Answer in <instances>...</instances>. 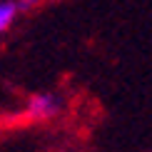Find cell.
I'll return each mask as SVG.
<instances>
[{
  "label": "cell",
  "mask_w": 152,
  "mask_h": 152,
  "mask_svg": "<svg viewBox=\"0 0 152 152\" xmlns=\"http://www.w3.org/2000/svg\"><path fill=\"white\" fill-rule=\"evenodd\" d=\"M18 3H20V8H23V10H28V8H33V5H37L40 0H18Z\"/></svg>",
  "instance_id": "3"
},
{
  "label": "cell",
  "mask_w": 152,
  "mask_h": 152,
  "mask_svg": "<svg viewBox=\"0 0 152 152\" xmlns=\"http://www.w3.org/2000/svg\"><path fill=\"white\" fill-rule=\"evenodd\" d=\"M60 112V100L58 95L53 92H37L28 100V107H25V117L35 120V122H42V120H50Z\"/></svg>",
  "instance_id": "1"
},
{
  "label": "cell",
  "mask_w": 152,
  "mask_h": 152,
  "mask_svg": "<svg viewBox=\"0 0 152 152\" xmlns=\"http://www.w3.org/2000/svg\"><path fill=\"white\" fill-rule=\"evenodd\" d=\"M20 3L18 0H3L0 3V30H8L12 23H15V18H18V12H20Z\"/></svg>",
  "instance_id": "2"
}]
</instances>
